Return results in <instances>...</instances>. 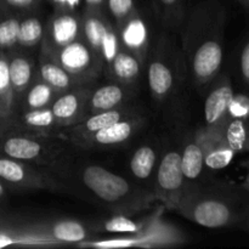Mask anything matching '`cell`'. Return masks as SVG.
<instances>
[{
    "label": "cell",
    "instance_id": "cell-1",
    "mask_svg": "<svg viewBox=\"0 0 249 249\" xmlns=\"http://www.w3.org/2000/svg\"><path fill=\"white\" fill-rule=\"evenodd\" d=\"M83 181L99 198L106 202H117L129 191L125 179L108 172L99 165H90L83 172Z\"/></svg>",
    "mask_w": 249,
    "mask_h": 249
},
{
    "label": "cell",
    "instance_id": "cell-2",
    "mask_svg": "<svg viewBox=\"0 0 249 249\" xmlns=\"http://www.w3.org/2000/svg\"><path fill=\"white\" fill-rule=\"evenodd\" d=\"M241 213L237 214L229 204L218 199H206L197 204L194 211V220L198 225L208 229H218L240 221Z\"/></svg>",
    "mask_w": 249,
    "mask_h": 249
},
{
    "label": "cell",
    "instance_id": "cell-3",
    "mask_svg": "<svg viewBox=\"0 0 249 249\" xmlns=\"http://www.w3.org/2000/svg\"><path fill=\"white\" fill-rule=\"evenodd\" d=\"M224 50L221 41L218 39H209L198 46L194 56V72L202 82L212 79L218 74L223 65Z\"/></svg>",
    "mask_w": 249,
    "mask_h": 249
},
{
    "label": "cell",
    "instance_id": "cell-4",
    "mask_svg": "<svg viewBox=\"0 0 249 249\" xmlns=\"http://www.w3.org/2000/svg\"><path fill=\"white\" fill-rule=\"evenodd\" d=\"M235 91L229 80H224L220 85L209 92L204 104V118L209 126H216L226 122L228 109Z\"/></svg>",
    "mask_w": 249,
    "mask_h": 249
},
{
    "label": "cell",
    "instance_id": "cell-5",
    "mask_svg": "<svg viewBox=\"0 0 249 249\" xmlns=\"http://www.w3.org/2000/svg\"><path fill=\"white\" fill-rule=\"evenodd\" d=\"M91 53L85 44L80 41H72L61 48L58 53L60 66L70 73H82L91 63Z\"/></svg>",
    "mask_w": 249,
    "mask_h": 249
},
{
    "label": "cell",
    "instance_id": "cell-6",
    "mask_svg": "<svg viewBox=\"0 0 249 249\" xmlns=\"http://www.w3.org/2000/svg\"><path fill=\"white\" fill-rule=\"evenodd\" d=\"M158 185L168 192L177 191L184 181L181 170V156L178 152H169L163 157L158 168Z\"/></svg>",
    "mask_w": 249,
    "mask_h": 249
},
{
    "label": "cell",
    "instance_id": "cell-7",
    "mask_svg": "<svg viewBox=\"0 0 249 249\" xmlns=\"http://www.w3.org/2000/svg\"><path fill=\"white\" fill-rule=\"evenodd\" d=\"M79 34V22L74 15L62 12L53 17L50 27V36L53 45L63 48L74 41Z\"/></svg>",
    "mask_w": 249,
    "mask_h": 249
},
{
    "label": "cell",
    "instance_id": "cell-8",
    "mask_svg": "<svg viewBox=\"0 0 249 249\" xmlns=\"http://www.w3.org/2000/svg\"><path fill=\"white\" fill-rule=\"evenodd\" d=\"M147 27L143 19L130 15L121 32V39L124 45L133 51H141L147 45Z\"/></svg>",
    "mask_w": 249,
    "mask_h": 249
},
{
    "label": "cell",
    "instance_id": "cell-9",
    "mask_svg": "<svg viewBox=\"0 0 249 249\" xmlns=\"http://www.w3.org/2000/svg\"><path fill=\"white\" fill-rule=\"evenodd\" d=\"M225 142L231 150L249 152V119H226Z\"/></svg>",
    "mask_w": 249,
    "mask_h": 249
},
{
    "label": "cell",
    "instance_id": "cell-10",
    "mask_svg": "<svg viewBox=\"0 0 249 249\" xmlns=\"http://www.w3.org/2000/svg\"><path fill=\"white\" fill-rule=\"evenodd\" d=\"M4 152L15 160H31L40 156L41 146L38 141L17 136L5 141Z\"/></svg>",
    "mask_w": 249,
    "mask_h": 249
},
{
    "label": "cell",
    "instance_id": "cell-11",
    "mask_svg": "<svg viewBox=\"0 0 249 249\" xmlns=\"http://www.w3.org/2000/svg\"><path fill=\"white\" fill-rule=\"evenodd\" d=\"M148 84L152 94L164 96L173 88L172 71L162 62H152L148 68Z\"/></svg>",
    "mask_w": 249,
    "mask_h": 249
},
{
    "label": "cell",
    "instance_id": "cell-12",
    "mask_svg": "<svg viewBox=\"0 0 249 249\" xmlns=\"http://www.w3.org/2000/svg\"><path fill=\"white\" fill-rule=\"evenodd\" d=\"M133 128L131 122L119 121L96 131L94 134V140L100 145H116V143L124 142L133 134Z\"/></svg>",
    "mask_w": 249,
    "mask_h": 249
},
{
    "label": "cell",
    "instance_id": "cell-13",
    "mask_svg": "<svg viewBox=\"0 0 249 249\" xmlns=\"http://www.w3.org/2000/svg\"><path fill=\"white\" fill-rule=\"evenodd\" d=\"M124 99V91L118 85H106L94 92L91 97V108L95 112L108 111L118 106Z\"/></svg>",
    "mask_w": 249,
    "mask_h": 249
},
{
    "label": "cell",
    "instance_id": "cell-14",
    "mask_svg": "<svg viewBox=\"0 0 249 249\" xmlns=\"http://www.w3.org/2000/svg\"><path fill=\"white\" fill-rule=\"evenodd\" d=\"M204 167V153L198 145L190 143L184 150L181 157V170L184 178L196 179L199 177Z\"/></svg>",
    "mask_w": 249,
    "mask_h": 249
},
{
    "label": "cell",
    "instance_id": "cell-15",
    "mask_svg": "<svg viewBox=\"0 0 249 249\" xmlns=\"http://www.w3.org/2000/svg\"><path fill=\"white\" fill-rule=\"evenodd\" d=\"M84 21L85 39L94 50L100 53L105 36H107L111 28L105 23L104 18L96 16V15H89V16L85 17Z\"/></svg>",
    "mask_w": 249,
    "mask_h": 249
},
{
    "label": "cell",
    "instance_id": "cell-16",
    "mask_svg": "<svg viewBox=\"0 0 249 249\" xmlns=\"http://www.w3.org/2000/svg\"><path fill=\"white\" fill-rule=\"evenodd\" d=\"M156 164V152L148 146L140 147L130 160L131 173L138 179H147Z\"/></svg>",
    "mask_w": 249,
    "mask_h": 249
},
{
    "label": "cell",
    "instance_id": "cell-17",
    "mask_svg": "<svg viewBox=\"0 0 249 249\" xmlns=\"http://www.w3.org/2000/svg\"><path fill=\"white\" fill-rule=\"evenodd\" d=\"M112 67L113 72L119 79L129 80L135 79L140 73V63L136 60L135 56L130 55L129 53L124 51H118L116 57L112 61Z\"/></svg>",
    "mask_w": 249,
    "mask_h": 249
},
{
    "label": "cell",
    "instance_id": "cell-18",
    "mask_svg": "<svg viewBox=\"0 0 249 249\" xmlns=\"http://www.w3.org/2000/svg\"><path fill=\"white\" fill-rule=\"evenodd\" d=\"M80 102H82V100L77 92H70V94L58 97L53 102L51 111H53V116L56 117L57 121H68V119L77 116L80 108Z\"/></svg>",
    "mask_w": 249,
    "mask_h": 249
},
{
    "label": "cell",
    "instance_id": "cell-19",
    "mask_svg": "<svg viewBox=\"0 0 249 249\" xmlns=\"http://www.w3.org/2000/svg\"><path fill=\"white\" fill-rule=\"evenodd\" d=\"M53 233L56 240L62 242H80L87 237V231L84 226L77 221H60L53 229Z\"/></svg>",
    "mask_w": 249,
    "mask_h": 249
},
{
    "label": "cell",
    "instance_id": "cell-20",
    "mask_svg": "<svg viewBox=\"0 0 249 249\" xmlns=\"http://www.w3.org/2000/svg\"><path fill=\"white\" fill-rule=\"evenodd\" d=\"M40 75L44 82L55 89H66L71 84V78L67 71L53 63H43L40 66Z\"/></svg>",
    "mask_w": 249,
    "mask_h": 249
},
{
    "label": "cell",
    "instance_id": "cell-21",
    "mask_svg": "<svg viewBox=\"0 0 249 249\" xmlns=\"http://www.w3.org/2000/svg\"><path fill=\"white\" fill-rule=\"evenodd\" d=\"M43 24L38 18L24 19L19 23L18 31V43L23 46H34L43 36Z\"/></svg>",
    "mask_w": 249,
    "mask_h": 249
},
{
    "label": "cell",
    "instance_id": "cell-22",
    "mask_svg": "<svg viewBox=\"0 0 249 249\" xmlns=\"http://www.w3.org/2000/svg\"><path fill=\"white\" fill-rule=\"evenodd\" d=\"M10 82L15 88H24L32 77L31 63L23 57H16L9 63Z\"/></svg>",
    "mask_w": 249,
    "mask_h": 249
},
{
    "label": "cell",
    "instance_id": "cell-23",
    "mask_svg": "<svg viewBox=\"0 0 249 249\" xmlns=\"http://www.w3.org/2000/svg\"><path fill=\"white\" fill-rule=\"evenodd\" d=\"M235 153V151L231 150L225 142L224 145L209 151L208 155L204 156V165L213 170L224 169L232 162Z\"/></svg>",
    "mask_w": 249,
    "mask_h": 249
},
{
    "label": "cell",
    "instance_id": "cell-24",
    "mask_svg": "<svg viewBox=\"0 0 249 249\" xmlns=\"http://www.w3.org/2000/svg\"><path fill=\"white\" fill-rule=\"evenodd\" d=\"M122 119V113L117 109H108V111H101L97 114L90 117L84 124L85 130L89 133L95 134L96 131L112 125Z\"/></svg>",
    "mask_w": 249,
    "mask_h": 249
},
{
    "label": "cell",
    "instance_id": "cell-25",
    "mask_svg": "<svg viewBox=\"0 0 249 249\" xmlns=\"http://www.w3.org/2000/svg\"><path fill=\"white\" fill-rule=\"evenodd\" d=\"M53 97V88L48 83H38L29 90L27 95V105L29 108H43Z\"/></svg>",
    "mask_w": 249,
    "mask_h": 249
},
{
    "label": "cell",
    "instance_id": "cell-26",
    "mask_svg": "<svg viewBox=\"0 0 249 249\" xmlns=\"http://www.w3.org/2000/svg\"><path fill=\"white\" fill-rule=\"evenodd\" d=\"M23 119L27 125L33 126V128H49L55 123V121H57L53 111L44 107L27 112Z\"/></svg>",
    "mask_w": 249,
    "mask_h": 249
},
{
    "label": "cell",
    "instance_id": "cell-27",
    "mask_svg": "<svg viewBox=\"0 0 249 249\" xmlns=\"http://www.w3.org/2000/svg\"><path fill=\"white\" fill-rule=\"evenodd\" d=\"M19 23L16 18L5 19L0 23V48H10L17 43Z\"/></svg>",
    "mask_w": 249,
    "mask_h": 249
},
{
    "label": "cell",
    "instance_id": "cell-28",
    "mask_svg": "<svg viewBox=\"0 0 249 249\" xmlns=\"http://www.w3.org/2000/svg\"><path fill=\"white\" fill-rule=\"evenodd\" d=\"M226 119H249V94L233 95Z\"/></svg>",
    "mask_w": 249,
    "mask_h": 249
},
{
    "label": "cell",
    "instance_id": "cell-29",
    "mask_svg": "<svg viewBox=\"0 0 249 249\" xmlns=\"http://www.w3.org/2000/svg\"><path fill=\"white\" fill-rule=\"evenodd\" d=\"M0 178L10 182H21L26 179V170L12 160H0Z\"/></svg>",
    "mask_w": 249,
    "mask_h": 249
},
{
    "label": "cell",
    "instance_id": "cell-30",
    "mask_svg": "<svg viewBox=\"0 0 249 249\" xmlns=\"http://www.w3.org/2000/svg\"><path fill=\"white\" fill-rule=\"evenodd\" d=\"M105 230L107 232L116 233H135L139 231V226L131 219L124 215H117L109 219L105 224Z\"/></svg>",
    "mask_w": 249,
    "mask_h": 249
},
{
    "label": "cell",
    "instance_id": "cell-31",
    "mask_svg": "<svg viewBox=\"0 0 249 249\" xmlns=\"http://www.w3.org/2000/svg\"><path fill=\"white\" fill-rule=\"evenodd\" d=\"M107 7L112 16L118 19H125L133 14L134 0H106Z\"/></svg>",
    "mask_w": 249,
    "mask_h": 249
},
{
    "label": "cell",
    "instance_id": "cell-32",
    "mask_svg": "<svg viewBox=\"0 0 249 249\" xmlns=\"http://www.w3.org/2000/svg\"><path fill=\"white\" fill-rule=\"evenodd\" d=\"M118 45H119L118 36H117V34L114 33L112 29H109L107 36H105L104 43H102L101 45V49H100V53H101V55L104 56V58L107 61V62H112L113 58L116 57V55L119 51Z\"/></svg>",
    "mask_w": 249,
    "mask_h": 249
},
{
    "label": "cell",
    "instance_id": "cell-33",
    "mask_svg": "<svg viewBox=\"0 0 249 249\" xmlns=\"http://www.w3.org/2000/svg\"><path fill=\"white\" fill-rule=\"evenodd\" d=\"M240 74L243 83L249 88V38L246 40L240 55Z\"/></svg>",
    "mask_w": 249,
    "mask_h": 249
},
{
    "label": "cell",
    "instance_id": "cell-34",
    "mask_svg": "<svg viewBox=\"0 0 249 249\" xmlns=\"http://www.w3.org/2000/svg\"><path fill=\"white\" fill-rule=\"evenodd\" d=\"M135 241L131 240V238H113V240L99 241V242H95L92 246L101 249H113L131 247V246H135Z\"/></svg>",
    "mask_w": 249,
    "mask_h": 249
},
{
    "label": "cell",
    "instance_id": "cell-35",
    "mask_svg": "<svg viewBox=\"0 0 249 249\" xmlns=\"http://www.w3.org/2000/svg\"><path fill=\"white\" fill-rule=\"evenodd\" d=\"M11 85L9 73V63L4 60H0V91H5Z\"/></svg>",
    "mask_w": 249,
    "mask_h": 249
},
{
    "label": "cell",
    "instance_id": "cell-36",
    "mask_svg": "<svg viewBox=\"0 0 249 249\" xmlns=\"http://www.w3.org/2000/svg\"><path fill=\"white\" fill-rule=\"evenodd\" d=\"M10 6L16 9H29L36 4V0H5Z\"/></svg>",
    "mask_w": 249,
    "mask_h": 249
},
{
    "label": "cell",
    "instance_id": "cell-37",
    "mask_svg": "<svg viewBox=\"0 0 249 249\" xmlns=\"http://www.w3.org/2000/svg\"><path fill=\"white\" fill-rule=\"evenodd\" d=\"M240 223L242 224L243 228H245L246 230L249 231V206L247 208H245V211L241 212Z\"/></svg>",
    "mask_w": 249,
    "mask_h": 249
},
{
    "label": "cell",
    "instance_id": "cell-38",
    "mask_svg": "<svg viewBox=\"0 0 249 249\" xmlns=\"http://www.w3.org/2000/svg\"><path fill=\"white\" fill-rule=\"evenodd\" d=\"M12 243H14V240H12L11 237H9V236L0 233V248L7 247V246H11Z\"/></svg>",
    "mask_w": 249,
    "mask_h": 249
},
{
    "label": "cell",
    "instance_id": "cell-39",
    "mask_svg": "<svg viewBox=\"0 0 249 249\" xmlns=\"http://www.w3.org/2000/svg\"><path fill=\"white\" fill-rule=\"evenodd\" d=\"M84 1L87 2V5L90 7V9L95 10V9H99V7L104 4L105 0H84Z\"/></svg>",
    "mask_w": 249,
    "mask_h": 249
},
{
    "label": "cell",
    "instance_id": "cell-40",
    "mask_svg": "<svg viewBox=\"0 0 249 249\" xmlns=\"http://www.w3.org/2000/svg\"><path fill=\"white\" fill-rule=\"evenodd\" d=\"M55 2H57L61 6H74L78 4V0H55Z\"/></svg>",
    "mask_w": 249,
    "mask_h": 249
},
{
    "label": "cell",
    "instance_id": "cell-41",
    "mask_svg": "<svg viewBox=\"0 0 249 249\" xmlns=\"http://www.w3.org/2000/svg\"><path fill=\"white\" fill-rule=\"evenodd\" d=\"M160 1L162 2V4L167 5V6H172V5L177 4L178 0H160Z\"/></svg>",
    "mask_w": 249,
    "mask_h": 249
},
{
    "label": "cell",
    "instance_id": "cell-42",
    "mask_svg": "<svg viewBox=\"0 0 249 249\" xmlns=\"http://www.w3.org/2000/svg\"><path fill=\"white\" fill-rule=\"evenodd\" d=\"M243 186H245V189L247 190V191L249 192V173H248L247 178H246V180H245V185H243Z\"/></svg>",
    "mask_w": 249,
    "mask_h": 249
},
{
    "label": "cell",
    "instance_id": "cell-43",
    "mask_svg": "<svg viewBox=\"0 0 249 249\" xmlns=\"http://www.w3.org/2000/svg\"><path fill=\"white\" fill-rule=\"evenodd\" d=\"M240 2H242V4L245 5L246 7H248V9H249V0H241Z\"/></svg>",
    "mask_w": 249,
    "mask_h": 249
},
{
    "label": "cell",
    "instance_id": "cell-44",
    "mask_svg": "<svg viewBox=\"0 0 249 249\" xmlns=\"http://www.w3.org/2000/svg\"><path fill=\"white\" fill-rule=\"evenodd\" d=\"M2 192H4V189H2L1 184H0V196H1V195H2Z\"/></svg>",
    "mask_w": 249,
    "mask_h": 249
},
{
    "label": "cell",
    "instance_id": "cell-45",
    "mask_svg": "<svg viewBox=\"0 0 249 249\" xmlns=\"http://www.w3.org/2000/svg\"><path fill=\"white\" fill-rule=\"evenodd\" d=\"M238 1H241V0H238Z\"/></svg>",
    "mask_w": 249,
    "mask_h": 249
}]
</instances>
